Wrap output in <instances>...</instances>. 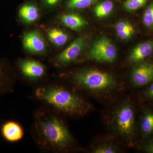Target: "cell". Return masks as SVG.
Segmentation results:
<instances>
[{
  "label": "cell",
  "mask_w": 153,
  "mask_h": 153,
  "mask_svg": "<svg viewBox=\"0 0 153 153\" xmlns=\"http://www.w3.org/2000/svg\"><path fill=\"white\" fill-rule=\"evenodd\" d=\"M52 111L40 110L35 113L33 130L36 141L45 150L67 152L74 143L73 137L58 113Z\"/></svg>",
  "instance_id": "cell-1"
},
{
  "label": "cell",
  "mask_w": 153,
  "mask_h": 153,
  "mask_svg": "<svg viewBox=\"0 0 153 153\" xmlns=\"http://www.w3.org/2000/svg\"><path fill=\"white\" fill-rule=\"evenodd\" d=\"M35 96L58 113L82 116L91 108L90 105L78 94L57 84L37 88Z\"/></svg>",
  "instance_id": "cell-2"
},
{
  "label": "cell",
  "mask_w": 153,
  "mask_h": 153,
  "mask_svg": "<svg viewBox=\"0 0 153 153\" xmlns=\"http://www.w3.org/2000/svg\"><path fill=\"white\" fill-rule=\"evenodd\" d=\"M71 79L77 88L93 93L108 94L118 87L114 76L97 69H83L76 71L71 75Z\"/></svg>",
  "instance_id": "cell-3"
},
{
  "label": "cell",
  "mask_w": 153,
  "mask_h": 153,
  "mask_svg": "<svg viewBox=\"0 0 153 153\" xmlns=\"http://www.w3.org/2000/svg\"><path fill=\"white\" fill-rule=\"evenodd\" d=\"M116 129L127 139L133 138L135 134V113L133 107L129 102L122 105L114 114Z\"/></svg>",
  "instance_id": "cell-4"
},
{
  "label": "cell",
  "mask_w": 153,
  "mask_h": 153,
  "mask_svg": "<svg viewBox=\"0 0 153 153\" xmlns=\"http://www.w3.org/2000/svg\"><path fill=\"white\" fill-rule=\"evenodd\" d=\"M117 55L116 48L108 38L102 37L94 42L90 48L88 57L98 62L111 63Z\"/></svg>",
  "instance_id": "cell-5"
},
{
  "label": "cell",
  "mask_w": 153,
  "mask_h": 153,
  "mask_svg": "<svg viewBox=\"0 0 153 153\" xmlns=\"http://www.w3.org/2000/svg\"><path fill=\"white\" fill-rule=\"evenodd\" d=\"M87 41L88 38L85 36H81L75 39L55 58L56 66H65L76 60L82 54L87 44Z\"/></svg>",
  "instance_id": "cell-6"
},
{
  "label": "cell",
  "mask_w": 153,
  "mask_h": 153,
  "mask_svg": "<svg viewBox=\"0 0 153 153\" xmlns=\"http://www.w3.org/2000/svg\"><path fill=\"white\" fill-rule=\"evenodd\" d=\"M18 66L22 74L32 81L39 80L46 74L45 66L37 60H21L19 61Z\"/></svg>",
  "instance_id": "cell-7"
},
{
  "label": "cell",
  "mask_w": 153,
  "mask_h": 153,
  "mask_svg": "<svg viewBox=\"0 0 153 153\" xmlns=\"http://www.w3.org/2000/svg\"><path fill=\"white\" fill-rule=\"evenodd\" d=\"M22 42L24 48L30 53L42 55L46 52L45 41L41 34L37 31L25 33Z\"/></svg>",
  "instance_id": "cell-8"
},
{
  "label": "cell",
  "mask_w": 153,
  "mask_h": 153,
  "mask_svg": "<svg viewBox=\"0 0 153 153\" xmlns=\"http://www.w3.org/2000/svg\"><path fill=\"white\" fill-rule=\"evenodd\" d=\"M131 80L134 85L141 87L153 81V63H145L135 67L132 71Z\"/></svg>",
  "instance_id": "cell-9"
},
{
  "label": "cell",
  "mask_w": 153,
  "mask_h": 153,
  "mask_svg": "<svg viewBox=\"0 0 153 153\" xmlns=\"http://www.w3.org/2000/svg\"><path fill=\"white\" fill-rule=\"evenodd\" d=\"M1 135L5 140L10 143L20 141L24 136L22 126L16 121L8 120L1 124L0 128Z\"/></svg>",
  "instance_id": "cell-10"
},
{
  "label": "cell",
  "mask_w": 153,
  "mask_h": 153,
  "mask_svg": "<svg viewBox=\"0 0 153 153\" xmlns=\"http://www.w3.org/2000/svg\"><path fill=\"white\" fill-rule=\"evenodd\" d=\"M14 79L6 61L0 60V96L13 92Z\"/></svg>",
  "instance_id": "cell-11"
},
{
  "label": "cell",
  "mask_w": 153,
  "mask_h": 153,
  "mask_svg": "<svg viewBox=\"0 0 153 153\" xmlns=\"http://www.w3.org/2000/svg\"><path fill=\"white\" fill-rule=\"evenodd\" d=\"M153 52V42L146 41L139 44L131 51L128 57L131 63L140 62L152 55Z\"/></svg>",
  "instance_id": "cell-12"
},
{
  "label": "cell",
  "mask_w": 153,
  "mask_h": 153,
  "mask_svg": "<svg viewBox=\"0 0 153 153\" xmlns=\"http://www.w3.org/2000/svg\"><path fill=\"white\" fill-rule=\"evenodd\" d=\"M20 19L28 24L36 22L39 18L40 10L36 4L31 2L25 3L19 10Z\"/></svg>",
  "instance_id": "cell-13"
},
{
  "label": "cell",
  "mask_w": 153,
  "mask_h": 153,
  "mask_svg": "<svg viewBox=\"0 0 153 153\" xmlns=\"http://www.w3.org/2000/svg\"><path fill=\"white\" fill-rule=\"evenodd\" d=\"M60 20L65 26L74 31L81 30L87 24L82 17L74 13L64 14L60 18Z\"/></svg>",
  "instance_id": "cell-14"
},
{
  "label": "cell",
  "mask_w": 153,
  "mask_h": 153,
  "mask_svg": "<svg viewBox=\"0 0 153 153\" xmlns=\"http://www.w3.org/2000/svg\"><path fill=\"white\" fill-rule=\"evenodd\" d=\"M47 36L49 41L57 47L63 46L68 40V34L61 29L53 28L47 31Z\"/></svg>",
  "instance_id": "cell-15"
},
{
  "label": "cell",
  "mask_w": 153,
  "mask_h": 153,
  "mask_svg": "<svg viewBox=\"0 0 153 153\" xmlns=\"http://www.w3.org/2000/svg\"><path fill=\"white\" fill-rule=\"evenodd\" d=\"M115 30L118 36L122 40L129 39L135 33L134 28L127 21L119 22L116 26Z\"/></svg>",
  "instance_id": "cell-16"
},
{
  "label": "cell",
  "mask_w": 153,
  "mask_h": 153,
  "mask_svg": "<svg viewBox=\"0 0 153 153\" xmlns=\"http://www.w3.org/2000/svg\"><path fill=\"white\" fill-rule=\"evenodd\" d=\"M114 6L113 2L110 0H106L99 3L94 9L96 16L99 19L107 16L112 12Z\"/></svg>",
  "instance_id": "cell-17"
},
{
  "label": "cell",
  "mask_w": 153,
  "mask_h": 153,
  "mask_svg": "<svg viewBox=\"0 0 153 153\" xmlns=\"http://www.w3.org/2000/svg\"><path fill=\"white\" fill-rule=\"evenodd\" d=\"M141 128L145 135L153 133V112L147 111L142 117Z\"/></svg>",
  "instance_id": "cell-18"
},
{
  "label": "cell",
  "mask_w": 153,
  "mask_h": 153,
  "mask_svg": "<svg viewBox=\"0 0 153 153\" xmlns=\"http://www.w3.org/2000/svg\"><path fill=\"white\" fill-rule=\"evenodd\" d=\"M98 0H67L66 8L70 10H82L94 4Z\"/></svg>",
  "instance_id": "cell-19"
},
{
  "label": "cell",
  "mask_w": 153,
  "mask_h": 153,
  "mask_svg": "<svg viewBox=\"0 0 153 153\" xmlns=\"http://www.w3.org/2000/svg\"><path fill=\"white\" fill-rule=\"evenodd\" d=\"M149 0H126L124 3V7L128 11L138 10L146 4Z\"/></svg>",
  "instance_id": "cell-20"
},
{
  "label": "cell",
  "mask_w": 153,
  "mask_h": 153,
  "mask_svg": "<svg viewBox=\"0 0 153 153\" xmlns=\"http://www.w3.org/2000/svg\"><path fill=\"white\" fill-rule=\"evenodd\" d=\"M143 22L147 27L153 28V1L145 11L143 17Z\"/></svg>",
  "instance_id": "cell-21"
},
{
  "label": "cell",
  "mask_w": 153,
  "mask_h": 153,
  "mask_svg": "<svg viewBox=\"0 0 153 153\" xmlns=\"http://www.w3.org/2000/svg\"><path fill=\"white\" fill-rule=\"evenodd\" d=\"M117 152L116 148L109 144L100 145L92 151L94 153H114Z\"/></svg>",
  "instance_id": "cell-22"
},
{
  "label": "cell",
  "mask_w": 153,
  "mask_h": 153,
  "mask_svg": "<svg viewBox=\"0 0 153 153\" xmlns=\"http://www.w3.org/2000/svg\"><path fill=\"white\" fill-rule=\"evenodd\" d=\"M43 5L48 8L54 7L60 4L62 0H39Z\"/></svg>",
  "instance_id": "cell-23"
},
{
  "label": "cell",
  "mask_w": 153,
  "mask_h": 153,
  "mask_svg": "<svg viewBox=\"0 0 153 153\" xmlns=\"http://www.w3.org/2000/svg\"><path fill=\"white\" fill-rule=\"evenodd\" d=\"M145 95L147 98L153 100V81L147 88L145 92Z\"/></svg>",
  "instance_id": "cell-24"
},
{
  "label": "cell",
  "mask_w": 153,
  "mask_h": 153,
  "mask_svg": "<svg viewBox=\"0 0 153 153\" xmlns=\"http://www.w3.org/2000/svg\"><path fill=\"white\" fill-rule=\"evenodd\" d=\"M145 149L147 152L153 153V140L146 146Z\"/></svg>",
  "instance_id": "cell-25"
}]
</instances>
